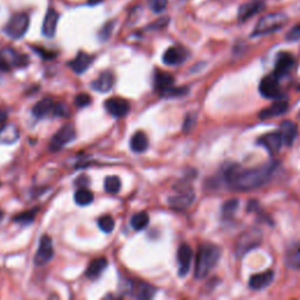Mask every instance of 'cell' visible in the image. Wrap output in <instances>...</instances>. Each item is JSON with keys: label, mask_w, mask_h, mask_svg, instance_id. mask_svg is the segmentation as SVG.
I'll return each instance as SVG.
<instances>
[{"label": "cell", "mask_w": 300, "mask_h": 300, "mask_svg": "<svg viewBox=\"0 0 300 300\" xmlns=\"http://www.w3.org/2000/svg\"><path fill=\"white\" fill-rule=\"evenodd\" d=\"M286 263L287 265L292 267V269H300V246H297L296 249H293L292 251H290L289 254H287Z\"/></svg>", "instance_id": "cell-32"}, {"label": "cell", "mask_w": 300, "mask_h": 300, "mask_svg": "<svg viewBox=\"0 0 300 300\" xmlns=\"http://www.w3.org/2000/svg\"><path fill=\"white\" fill-rule=\"evenodd\" d=\"M264 7L265 6H264V2L261 0H254V1L249 2V4L242 5L238 11L239 22H246V20H249L250 18L263 11Z\"/></svg>", "instance_id": "cell-18"}, {"label": "cell", "mask_w": 300, "mask_h": 300, "mask_svg": "<svg viewBox=\"0 0 300 300\" xmlns=\"http://www.w3.org/2000/svg\"><path fill=\"white\" fill-rule=\"evenodd\" d=\"M273 278H275V272L272 270H269V271L263 273H257V275H254L250 278L249 286H250L251 290L254 291L263 290L272 283Z\"/></svg>", "instance_id": "cell-17"}, {"label": "cell", "mask_w": 300, "mask_h": 300, "mask_svg": "<svg viewBox=\"0 0 300 300\" xmlns=\"http://www.w3.org/2000/svg\"><path fill=\"white\" fill-rule=\"evenodd\" d=\"M279 78L275 75V74H270L260 81L259 85V92L266 99H279L281 97V91L279 87Z\"/></svg>", "instance_id": "cell-8"}, {"label": "cell", "mask_w": 300, "mask_h": 300, "mask_svg": "<svg viewBox=\"0 0 300 300\" xmlns=\"http://www.w3.org/2000/svg\"><path fill=\"white\" fill-rule=\"evenodd\" d=\"M148 224H149V216L144 211L135 213L132 217V219H130V225L136 231L143 230V229L148 227Z\"/></svg>", "instance_id": "cell-29"}, {"label": "cell", "mask_w": 300, "mask_h": 300, "mask_svg": "<svg viewBox=\"0 0 300 300\" xmlns=\"http://www.w3.org/2000/svg\"><path fill=\"white\" fill-rule=\"evenodd\" d=\"M6 118H7V113L4 111H0V124H4Z\"/></svg>", "instance_id": "cell-45"}, {"label": "cell", "mask_w": 300, "mask_h": 300, "mask_svg": "<svg viewBox=\"0 0 300 300\" xmlns=\"http://www.w3.org/2000/svg\"><path fill=\"white\" fill-rule=\"evenodd\" d=\"M27 64V56L20 54L16 49L7 47L0 52V69L8 70L13 67H26Z\"/></svg>", "instance_id": "cell-6"}, {"label": "cell", "mask_w": 300, "mask_h": 300, "mask_svg": "<svg viewBox=\"0 0 300 300\" xmlns=\"http://www.w3.org/2000/svg\"><path fill=\"white\" fill-rule=\"evenodd\" d=\"M186 52L180 47H170L164 52L162 60L168 66H177L185 61Z\"/></svg>", "instance_id": "cell-19"}, {"label": "cell", "mask_w": 300, "mask_h": 300, "mask_svg": "<svg viewBox=\"0 0 300 300\" xmlns=\"http://www.w3.org/2000/svg\"><path fill=\"white\" fill-rule=\"evenodd\" d=\"M178 260V275L181 277L188 275L192 260V250L188 244H182L177 251Z\"/></svg>", "instance_id": "cell-14"}, {"label": "cell", "mask_w": 300, "mask_h": 300, "mask_svg": "<svg viewBox=\"0 0 300 300\" xmlns=\"http://www.w3.org/2000/svg\"><path fill=\"white\" fill-rule=\"evenodd\" d=\"M222 250L219 246L215 244H203L200 246L196 256L195 264V278L203 279L206 278L215 265L218 263L221 258Z\"/></svg>", "instance_id": "cell-2"}, {"label": "cell", "mask_w": 300, "mask_h": 300, "mask_svg": "<svg viewBox=\"0 0 300 300\" xmlns=\"http://www.w3.org/2000/svg\"><path fill=\"white\" fill-rule=\"evenodd\" d=\"M103 0H88V4L91 6H95L97 4H100V2H102Z\"/></svg>", "instance_id": "cell-46"}, {"label": "cell", "mask_w": 300, "mask_h": 300, "mask_svg": "<svg viewBox=\"0 0 300 300\" xmlns=\"http://www.w3.org/2000/svg\"><path fill=\"white\" fill-rule=\"evenodd\" d=\"M53 107H54V102H53L52 99H49V97H47V99H44L39 101V102L37 103L33 107V115L35 117L41 118L45 117L46 115H48L49 113L53 112Z\"/></svg>", "instance_id": "cell-28"}, {"label": "cell", "mask_w": 300, "mask_h": 300, "mask_svg": "<svg viewBox=\"0 0 300 300\" xmlns=\"http://www.w3.org/2000/svg\"><path fill=\"white\" fill-rule=\"evenodd\" d=\"M175 79L171 74L167 72H162V70H156L155 78H154V85L155 88L160 93H164L165 91H168L169 88L172 87L174 85Z\"/></svg>", "instance_id": "cell-24"}, {"label": "cell", "mask_w": 300, "mask_h": 300, "mask_svg": "<svg viewBox=\"0 0 300 300\" xmlns=\"http://www.w3.org/2000/svg\"><path fill=\"white\" fill-rule=\"evenodd\" d=\"M239 206V201L238 200H230L228 202H225L223 204L222 208V213L224 217H231L234 212L237 211Z\"/></svg>", "instance_id": "cell-35"}, {"label": "cell", "mask_w": 300, "mask_h": 300, "mask_svg": "<svg viewBox=\"0 0 300 300\" xmlns=\"http://www.w3.org/2000/svg\"><path fill=\"white\" fill-rule=\"evenodd\" d=\"M75 138H76V132L73 124L70 123L65 124V126L59 129V132L53 136L52 139H50L49 149L52 151L61 149L62 147H65V145L69 143V142H72Z\"/></svg>", "instance_id": "cell-7"}, {"label": "cell", "mask_w": 300, "mask_h": 300, "mask_svg": "<svg viewBox=\"0 0 300 300\" xmlns=\"http://www.w3.org/2000/svg\"><path fill=\"white\" fill-rule=\"evenodd\" d=\"M115 23L114 22H108L103 25V27L100 29L99 32V39L101 41H107L111 38L113 29H114Z\"/></svg>", "instance_id": "cell-37"}, {"label": "cell", "mask_w": 300, "mask_h": 300, "mask_svg": "<svg viewBox=\"0 0 300 300\" xmlns=\"http://www.w3.org/2000/svg\"><path fill=\"white\" fill-rule=\"evenodd\" d=\"M19 138V130L14 124H4L0 129V142L5 144L16 143Z\"/></svg>", "instance_id": "cell-25"}, {"label": "cell", "mask_w": 300, "mask_h": 300, "mask_svg": "<svg viewBox=\"0 0 300 300\" xmlns=\"http://www.w3.org/2000/svg\"><path fill=\"white\" fill-rule=\"evenodd\" d=\"M32 49H34L35 52H37L38 54L41 56V58L46 59V60H48V59L55 58L54 53L49 52V50H46V49H44V48H39V47H32Z\"/></svg>", "instance_id": "cell-44"}, {"label": "cell", "mask_w": 300, "mask_h": 300, "mask_svg": "<svg viewBox=\"0 0 300 300\" xmlns=\"http://www.w3.org/2000/svg\"><path fill=\"white\" fill-rule=\"evenodd\" d=\"M133 298L136 299H150L155 295L156 290L153 285L141 280H129L128 291Z\"/></svg>", "instance_id": "cell-9"}, {"label": "cell", "mask_w": 300, "mask_h": 300, "mask_svg": "<svg viewBox=\"0 0 300 300\" xmlns=\"http://www.w3.org/2000/svg\"><path fill=\"white\" fill-rule=\"evenodd\" d=\"M148 145H149V141L143 132L135 133L130 139V148L134 153H143L148 149Z\"/></svg>", "instance_id": "cell-27"}, {"label": "cell", "mask_w": 300, "mask_h": 300, "mask_svg": "<svg viewBox=\"0 0 300 300\" xmlns=\"http://www.w3.org/2000/svg\"><path fill=\"white\" fill-rule=\"evenodd\" d=\"M114 82V74L109 72V70H106V72H102L100 74L99 78L92 82V88H93L94 91L100 92V93H107V92H109L113 88Z\"/></svg>", "instance_id": "cell-20"}, {"label": "cell", "mask_w": 300, "mask_h": 300, "mask_svg": "<svg viewBox=\"0 0 300 300\" xmlns=\"http://www.w3.org/2000/svg\"><path fill=\"white\" fill-rule=\"evenodd\" d=\"M195 122H196V115L195 114L188 115V116H186V118H185V122H184V126H183L184 132L188 133L189 130H191L192 127H194Z\"/></svg>", "instance_id": "cell-43"}, {"label": "cell", "mask_w": 300, "mask_h": 300, "mask_svg": "<svg viewBox=\"0 0 300 300\" xmlns=\"http://www.w3.org/2000/svg\"><path fill=\"white\" fill-rule=\"evenodd\" d=\"M107 266H108V260L105 257L96 258L88 265L87 270H86V276L91 279L97 278L101 273L105 271Z\"/></svg>", "instance_id": "cell-26"}, {"label": "cell", "mask_w": 300, "mask_h": 300, "mask_svg": "<svg viewBox=\"0 0 300 300\" xmlns=\"http://www.w3.org/2000/svg\"><path fill=\"white\" fill-rule=\"evenodd\" d=\"M293 66H295V59H293L292 54H290V53L287 52H281L279 53L277 56L275 72H273V74H275L277 78L281 79L291 72Z\"/></svg>", "instance_id": "cell-13"}, {"label": "cell", "mask_w": 300, "mask_h": 300, "mask_svg": "<svg viewBox=\"0 0 300 300\" xmlns=\"http://www.w3.org/2000/svg\"><path fill=\"white\" fill-rule=\"evenodd\" d=\"M263 234L258 229H249L245 232L239 236L236 243V254L237 256H244L252 249L259 246Z\"/></svg>", "instance_id": "cell-5"}, {"label": "cell", "mask_w": 300, "mask_h": 300, "mask_svg": "<svg viewBox=\"0 0 300 300\" xmlns=\"http://www.w3.org/2000/svg\"><path fill=\"white\" fill-rule=\"evenodd\" d=\"M287 20H289V18L286 14L280 13V12L266 14V16L261 17L259 22L257 23L256 27L252 32V37H260V35L275 33L286 25Z\"/></svg>", "instance_id": "cell-3"}, {"label": "cell", "mask_w": 300, "mask_h": 300, "mask_svg": "<svg viewBox=\"0 0 300 300\" xmlns=\"http://www.w3.org/2000/svg\"><path fill=\"white\" fill-rule=\"evenodd\" d=\"M279 133H280L284 144L292 145L293 141H295L297 135H298V127H297V124L292 122V121H284V122L280 124Z\"/></svg>", "instance_id": "cell-23"}, {"label": "cell", "mask_w": 300, "mask_h": 300, "mask_svg": "<svg viewBox=\"0 0 300 300\" xmlns=\"http://www.w3.org/2000/svg\"><path fill=\"white\" fill-rule=\"evenodd\" d=\"M97 225H99V228L103 231V232L111 233L115 228V221L112 216L107 215V216L101 217V218L99 219V222H97Z\"/></svg>", "instance_id": "cell-33"}, {"label": "cell", "mask_w": 300, "mask_h": 300, "mask_svg": "<svg viewBox=\"0 0 300 300\" xmlns=\"http://www.w3.org/2000/svg\"><path fill=\"white\" fill-rule=\"evenodd\" d=\"M29 27V17L26 13L13 14L4 27V32L11 39L18 40L26 34Z\"/></svg>", "instance_id": "cell-4"}, {"label": "cell", "mask_w": 300, "mask_h": 300, "mask_svg": "<svg viewBox=\"0 0 300 300\" xmlns=\"http://www.w3.org/2000/svg\"><path fill=\"white\" fill-rule=\"evenodd\" d=\"M257 143L259 145H263L265 149L269 151L271 155H276L281 149V145L284 144L283 138H281L280 133H267L264 134L258 138Z\"/></svg>", "instance_id": "cell-12"}, {"label": "cell", "mask_w": 300, "mask_h": 300, "mask_svg": "<svg viewBox=\"0 0 300 300\" xmlns=\"http://www.w3.org/2000/svg\"><path fill=\"white\" fill-rule=\"evenodd\" d=\"M53 114L60 117H68L70 115V109L66 103L58 102L54 103V107H53Z\"/></svg>", "instance_id": "cell-36"}, {"label": "cell", "mask_w": 300, "mask_h": 300, "mask_svg": "<svg viewBox=\"0 0 300 300\" xmlns=\"http://www.w3.org/2000/svg\"><path fill=\"white\" fill-rule=\"evenodd\" d=\"M1 217H2V212L0 211V218H1Z\"/></svg>", "instance_id": "cell-47"}, {"label": "cell", "mask_w": 300, "mask_h": 300, "mask_svg": "<svg viewBox=\"0 0 300 300\" xmlns=\"http://www.w3.org/2000/svg\"><path fill=\"white\" fill-rule=\"evenodd\" d=\"M105 108L112 116L123 117L130 111V103L122 97H111L105 102Z\"/></svg>", "instance_id": "cell-11"}, {"label": "cell", "mask_w": 300, "mask_h": 300, "mask_svg": "<svg viewBox=\"0 0 300 300\" xmlns=\"http://www.w3.org/2000/svg\"><path fill=\"white\" fill-rule=\"evenodd\" d=\"M287 109H289V103H287L286 101H277V102H275L273 105L263 109V111H260L259 117L261 120H267V118L279 116V115L286 113Z\"/></svg>", "instance_id": "cell-22"}, {"label": "cell", "mask_w": 300, "mask_h": 300, "mask_svg": "<svg viewBox=\"0 0 300 300\" xmlns=\"http://www.w3.org/2000/svg\"><path fill=\"white\" fill-rule=\"evenodd\" d=\"M169 23V18H161V19L156 20L155 23H153L151 25L149 26V29H161V28H164L165 26L168 25Z\"/></svg>", "instance_id": "cell-42"}, {"label": "cell", "mask_w": 300, "mask_h": 300, "mask_svg": "<svg viewBox=\"0 0 300 300\" xmlns=\"http://www.w3.org/2000/svg\"><path fill=\"white\" fill-rule=\"evenodd\" d=\"M287 41H298L300 40V25H297L293 27L289 33L286 34Z\"/></svg>", "instance_id": "cell-41"}, {"label": "cell", "mask_w": 300, "mask_h": 300, "mask_svg": "<svg viewBox=\"0 0 300 300\" xmlns=\"http://www.w3.org/2000/svg\"><path fill=\"white\" fill-rule=\"evenodd\" d=\"M59 18H60V16H59V13L54 10V8H49V10L47 11L43 23V28H41L45 37L46 38L54 37L56 27H58Z\"/></svg>", "instance_id": "cell-16"}, {"label": "cell", "mask_w": 300, "mask_h": 300, "mask_svg": "<svg viewBox=\"0 0 300 300\" xmlns=\"http://www.w3.org/2000/svg\"><path fill=\"white\" fill-rule=\"evenodd\" d=\"M276 165L277 164L275 162L266 163V164L254 168L232 165L225 171V181L229 186L234 190H240V191L260 188L271 180L273 171L276 170Z\"/></svg>", "instance_id": "cell-1"}, {"label": "cell", "mask_w": 300, "mask_h": 300, "mask_svg": "<svg viewBox=\"0 0 300 300\" xmlns=\"http://www.w3.org/2000/svg\"><path fill=\"white\" fill-rule=\"evenodd\" d=\"M194 201H195L194 191H192L191 189H188V190H183V191H181L180 194L176 196H171V197H169L168 203L172 209L183 210L191 206V204L194 203Z\"/></svg>", "instance_id": "cell-15"}, {"label": "cell", "mask_w": 300, "mask_h": 300, "mask_svg": "<svg viewBox=\"0 0 300 300\" xmlns=\"http://www.w3.org/2000/svg\"><path fill=\"white\" fill-rule=\"evenodd\" d=\"M74 201H75V203L80 207L89 206V204L94 201V195L93 192L88 189H79L78 191L75 192V195H74Z\"/></svg>", "instance_id": "cell-30"}, {"label": "cell", "mask_w": 300, "mask_h": 300, "mask_svg": "<svg viewBox=\"0 0 300 300\" xmlns=\"http://www.w3.org/2000/svg\"><path fill=\"white\" fill-rule=\"evenodd\" d=\"M148 5L155 13H162L167 8L168 0H148Z\"/></svg>", "instance_id": "cell-38"}, {"label": "cell", "mask_w": 300, "mask_h": 300, "mask_svg": "<svg viewBox=\"0 0 300 300\" xmlns=\"http://www.w3.org/2000/svg\"><path fill=\"white\" fill-rule=\"evenodd\" d=\"M105 189L108 194H117L121 189V180L117 176H109L105 180Z\"/></svg>", "instance_id": "cell-31"}, {"label": "cell", "mask_w": 300, "mask_h": 300, "mask_svg": "<svg viewBox=\"0 0 300 300\" xmlns=\"http://www.w3.org/2000/svg\"><path fill=\"white\" fill-rule=\"evenodd\" d=\"M37 212H38V209L28 210V211L19 213V215L14 217V222L20 223V224H23V225L29 224V223H32L34 221Z\"/></svg>", "instance_id": "cell-34"}, {"label": "cell", "mask_w": 300, "mask_h": 300, "mask_svg": "<svg viewBox=\"0 0 300 300\" xmlns=\"http://www.w3.org/2000/svg\"><path fill=\"white\" fill-rule=\"evenodd\" d=\"M54 256V250H53L52 239L48 236H43L40 239L39 249H38L37 254L34 257V263L37 266L46 265L48 261Z\"/></svg>", "instance_id": "cell-10"}, {"label": "cell", "mask_w": 300, "mask_h": 300, "mask_svg": "<svg viewBox=\"0 0 300 300\" xmlns=\"http://www.w3.org/2000/svg\"><path fill=\"white\" fill-rule=\"evenodd\" d=\"M186 92H188V88H176V87H171L169 88L168 91H165L164 93H162L163 96L167 97H174V96H182V95H185Z\"/></svg>", "instance_id": "cell-40"}, {"label": "cell", "mask_w": 300, "mask_h": 300, "mask_svg": "<svg viewBox=\"0 0 300 300\" xmlns=\"http://www.w3.org/2000/svg\"><path fill=\"white\" fill-rule=\"evenodd\" d=\"M74 102H75V105L80 107V108H84V107H87L91 105L92 102V97L89 96V95L82 93L79 94L75 96V100H74Z\"/></svg>", "instance_id": "cell-39"}, {"label": "cell", "mask_w": 300, "mask_h": 300, "mask_svg": "<svg viewBox=\"0 0 300 300\" xmlns=\"http://www.w3.org/2000/svg\"><path fill=\"white\" fill-rule=\"evenodd\" d=\"M94 56L89 55L85 52L78 53V55L75 56V59H73L69 62V67L75 72L76 74H82L91 67V65L93 64Z\"/></svg>", "instance_id": "cell-21"}]
</instances>
